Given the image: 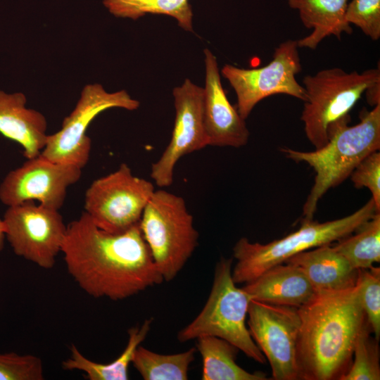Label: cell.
I'll return each mask as SVG.
<instances>
[{
    "instance_id": "6da1fadb",
    "label": "cell",
    "mask_w": 380,
    "mask_h": 380,
    "mask_svg": "<svg viewBox=\"0 0 380 380\" xmlns=\"http://www.w3.org/2000/svg\"><path fill=\"white\" fill-rule=\"evenodd\" d=\"M61 253L70 275L96 298L123 300L164 281L139 223L112 234L83 212L67 225Z\"/></svg>"
},
{
    "instance_id": "7a4b0ae2",
    "label": "cell",
    "mask_w": 380,
    "mask_h": 380,
    "mask_svg": "<svg viewBox=\"0 0 380 380\" xmlns=\"http://www.w3.org/2000/svg\"><path fill=\"white\" fill-rule=\"evenodd\" d=\"M298 311L299 379H339L352 362L357 336L367 320L357 284L343 291L317 293Z\"/></svg>"
},
{
    "instance_id": "3957f363",
    "label": "cell",
    "mask_w": 380,
    "mask_h": 380,
    "mask_svg": "<svg viewBox=\"0 0 380 380\" xmlns=\"http://www.w3.org/2000/svg\"><path fill=\"white\" fill-rule=\"evenodd\" d=\"M349 121L350 116L333 125L328 141L315 151L281 149L287 158L306 163L315 172L303 205L305 220L313 219L319 201L328 190L341 184L366 156L380 149V104L371 110H363L357 124L349 126Z\"/></svg>"
},
{
    "instance_id": "277c9868",
    "label": "cell",
    "mask_w": 380,
    "mask_h": 380,
    "mask_svg": "<svg viewBox=\"0 0 380 380\" xmlns=\"http://www.w3.org/2000/svg\"><path fill=\"white\" fill-rule=\"evenodd\" d=\"M377 212L371 198L357 210L342 218L325 222L303 219L298 230L267 243H253L242 237L233 248L236 260L233 280L236 284H247L299 253L338 241L353 234Z\"/></svg>"
},
{
    "instance_id": "5b68a950",
    "label": "cell",
    "mask_w": 380,
    "mask_h": 380,
    "mask_svg": "<svg viewBox=\"0 0 380 380\" xmlns=\"http://www.w3.org/2000/svg\"><path fill=\"white\" fill-rule=\"evenodd\" d=\"M232 258H222L217 263L208 300L197 317L177 334L180 342L212 336L234 345L257 362L265 357L246 325L250 296L238 288L232 278Z\"/></svg>"
},
{
    "instance_id": "8992f818",
    "label": "cell",
    "mask_w": 380,
    "mask_h": 380,
    "mask_svg": "<svg viewBox=\"0 0 380 380\" xmlns=\"http://www.w3.org/2000/svg\"><path fill=\"white\" fill-rule=\"evenodd\" d=\"M378 83L379 65L362 72L327 68L303 77L306 100L300 119L305 135L315 148L328 141L329 129L348 117L366 90Z\"/></svg>"
},
{
    "instance_id": "52a82bcc",
    "label": "cell",
    "mask_w": 380,
    "mask_h": 380,
    "mask_svg": "<svg viewBox=\"0 0 380 380\" xmlns=\"http://www.w3.org/2000/svg\"><path fill=\"white\" fill-rule=\"evenodd\" d=\"M139 227L164 281L178 274L198 246V233L182 197L155 190Z\"/></svg>"
},
{
    "instance_id": "ba28073f",
    "label": "cell",
    "mask_w": 380,
    "mask_h": 380,
    "mask_svg": "<svg viewBox=\"0 0 380 380\" xmlns=\"http://www.w3.org/2000/svg\"><path fill=\"white\" fill-rule=\"evenodd\" d=\"M155 190L151 182L134 175L122 163L91 184L85 193L84 212L101 229L122 233L139 223Z\"/></svg>"
},
{
    "instance_id": "9c48e42d",
    "label": "cell",
    "mask_w": 380,
    "mask_h": 380,
    "mask_svg": "<svg viewBox=\"0 0 380 380\" xmlns=\"http://www.w3.org/2000/svg\"><path fill=\"white\" fill-rule=\"evenodd\" d=\"M139 106V101L132 99L125 90L110 93L100 84H87L75 107L64 118L61 129L48 135L40 155L52 162L82 169L90 156L91 140L87 131L93 120L109 108L134 110Z\"/></svg>"
},
{
    "instance_id": "30bf717a",
    "label": "cell",
    "mask_w": 380,
    "mask_h": 380,
    "mask_svg": "<svg viewBox=\"0 0 380 380\" xmlns=\"http://www.w3.org/2000/svg\"><path fill=\"white\" fill-rule=\"evenodd\" d=\"M297 40L288 39L275 48L272 60L266 65L245 69L227 64L221 74L234 89L236 108L246 120L258 103L275 95L285 94L303 101L306 93L296 79L302 67Z\"/></svg>"
},
{
    "instance_id": "8fae6325",
    "label": "cell",
    "mask_w": 380,
    "mask_h": 380,
    "mask_svg": "<svg viewBox=\"0 0 380 380\" xmlns=\"http://www.w3.org/2000/svg\"><path fill=\"white\" fill-rule=\"evenodd\" d=\"M2 220L15 255L44 269L54 266L67 231L59 210L27 201L8 206Z\"/></svg>"
},
{
    "instance_id": "7c38bea8",
    "label": "cell",
    "mask_w": 380,
    "mask_h": 380,
    "mask_svg": "<svg viewBox=\"0 0 380 380\" xmlns=\"http://www.w3.org/2000/svg\"><path fill=\"white\" fill-rule=\"evenodd\" d=\"M247 315L248 331L269 361L272 379H299L296 354L300 319L298 308L251 300Z\"/></svg>"
},
{
    "instance_id": "4fadbf2b",
    "label": "cell",
    "mask_w": 380,
    "mask_h": 380,
    "mask_svg": "<svg viewBox=\"0 0 380 380\" xmlns=\"http://www.w3.org/2000/svg\"><path fill=\"white\" fill-rule=\"evenodd\" d=\"M175 120L170 141L151 168V177L159 187L170 186L175 168L184 156L209 146L203 118V88L186 79L172 91Z\"/></svg>"
},
{
    "instance_id": "5bb4252c",
    "label": "cell",
    "mask_w": 380,
    "mask_h": 380,
    "mask_svg": "<svg viewBox=\"0 0 380 380\" xmlns=\"http://www.w3.org/2000/svg\"><path fill=\"white\" fill-rule=\"evenodd\" d=\"M81 176V168L52 162L39 155L7 174L0 185V200L8 207L34 201L59 210L68 187Z\"/></svg>"
},
{
    "instance_id": "9a60e30c",
    "label": "cell",
    "mask_w": 380,
    "mask_h": 380,
    "mask_svg": "<svg viewBox=\"0 0 380 380\" xmlns=\"http://www.w3.org/2000/svg\"><path fill=\"white\" fill-rule=\"evenodd\" d=\"M203 52V118L209 146L242 147L248 143L250 135L245 120L226 95L216 57L208 49Z\"/></svg>"
},
{
    "instance_id": "2e32d148",
    "label": "cell",
    "mask_w": 380,
    "mask_h": 380,
    "mask_svg": "<svg viewBox=\"0 0 380 380\" xmlns=\"http://www.w3.org/2000/svg\"><path fill=\"white\" fill-rule=\"evenodd\" d=\"M242 289L251 300L297 308L317 293L303 271L289 262L269 268Z\"/></svg>"
},
{
    "instance_id": "e0dca14e",
    "label": "cell",
    "mask_w": 380,
    "mask_h": 380,
    "mask_svg": "<svg viewBox=\"0 0 380 380\" xmlns=\"http://www.w3.org/2000/svg\"><path fill=\"white\" fill-rule=\"evenodd\" d=\"M24 94L0 90V133L19 144L27 159L37 157L44 148L48 135L44 115L26 107Z\"/></svg>"
},
{
    "instance_id": "ac0fdd59",
    "label": "cell",
    "mask_w": 380,
    "mask_h": 380,
    "mask_svg": "<svg viewBox=\"0 0 380 380\" xmlns=\"http://www.w3.org/2000/svg\"><path fill=\"white\" fill-rule=\"evenodd\" d=\"M284 262L298 267L305 274L316 293L334 292L354 287L359 270L331 244L299 253Z\"/></svg>"
},
{
    "instance_id": "d6986e66",
    "label": "cell",
    "mask_w": 380,
    "mask_h": 380,
    "mask_svg": "<svg viewBox=\"0 0 380 380\" xmlns=\"http://www.w3.org/2000/svg\"><path fill=\"white\" fill-rule=\"evenodd\" d=\"M289 6L298 12L303 25L312 32L297 40L299 48L316 49L329 36L341 39L342 34L353 32L347 21L349 0H287Z\"/></svg>"
},
{
    "instance_id": "ffe728a7",
    "label": "cell",
    "mask_w": 380,
    "mask_h": 380,
    "mask_svg": "<svg viewBox=\"0 0 380 380\" xmlns=\"http://www.w3.org/2000/svg\"><path fill=\"white\" fill-rule=\"evenodd\" d=\"M153 322L150 318L139 326L128 330V341L122 353L114 361L101 364L87 358L79 349L72 345L70 357L63 361L65 370H78L84 373L89 380H127L129 379L128 368L132 364L134 352L147 336Z\"/></svg>"
},
{
    "instance_id": "44dd1931",
    "label": "cell",
    "mask_w": 380,
    "mask_h": 380,
    "mask_svg": "<svg viewBox=\"0 0 380 380\" xmlns=\"http://www.w3.org/2000/svg\"><path fill=\"white\" fill-rule=\"evenodd\" d=\"M196 348L202 358V380L267 379L261 372L251 373L238 365L236 358L239 350L224 339L201 336L197 338Z\"/></svg>"
},
{
    "instance_id": "7402d4cb",
    "label": "cell",
    "mask_w": 380,
    "mask_h": 380,
    "mask_svg": "<svg viewBox=\"0 0 380 380\" xmlns=\"http://www.w3.org/2000/svg\"><path fill=\"white\" fill-rule=\"evenodd\" d=\"M196 348L176 354H159L139 346L132 364L144 380H186Z\"/></svg>"
},
{
    "instance_id": "603a6c76",
    "label": "cell",
    "mask_w": 380,
    "mask_h": 380,
    "mask_svg": "<svg viewBox=\"0 0 380 380\" xmlns=\"http://www.w3.org/2000/svg\"><path fill=\"white\" fill-rule=\"evenodd\" d=\"M354 235L333 246L357 270L367 269L380 261V212L359 226Z\"/></svg>"
},
{
    "instance_id": "cb8c5ba5",
    "label": "cell",
    "mask_w": 380,
    "mask_h": 380,
    "mask_svg": "<svg viewBox=\"0 0 380 380\" xmlns=\"http://www.w3.org/2000/svg\"><path fill=\"white\" fill-rule=\"evenodd\" d=\"M118 18L137 20L146 14L170 15L186 31L193 32V12L189 0H102Z\"/></svg>"
},
{
    "instance_id": "d4e9b609",
    "label": "cell",
    "mask_w": 380,
    "mask_h": 380,
    "mask_svg": "<svg viewBox=\"0 0 380 380\" xmlns=\"http://www.w3.org/2000/svg\"><path fill=\"white\" fill-rule=\"evenodd\" d=\"M372 333L366 320L355 344L354 360L338 380L380 379L379 340Z\"/></svg>"
},
{
    "instance_id": "484cf974",
    "label": "cell",
    "mask_w": 380,
    "mask_h": 380,
    "mask_svg": "<svg viewBox=\"0 0 380 380\" xmlns=\"http://www.w3.org/2000/svg\"><path fill=\"white\" fill-rule=\"evenodd\" d=\"M357 286L359 298L366 319L374 334L380 336V269L371 267L359 270Z\"/></svg>"
},
{
    "instance_id": "4316f807",
    "label": "cell",
    "mask_w": 380,
    "mask_h": 380,
    "mask_svg": "<svg viewBox=\"0 0 380 380\" xmlns=\"http://www.w3.org/2000/svg\"><path fill=\"white\" fill-rule=\"evenodd\" d=\"M42 360L37 356L16 353H0V380H43Z\"/></svg>"
},
{
    "instance_id": "83f0119b",
    "label": "cell",
    "mask_w": 380,
    "mask_h": 380,
    "mask_svg": "<svg viewBox=\"0 0 380 380\" xmlns=\"http://www.w3.org/2000/svg\"><path fill=\"white\" fill-rule=\"evenodd\" d=\"M346 19L372 40L380 38V0H350Z\"/></svg>"
},
{
    "instance_id": "f1b7e54d",
    "label": "cell",
    "mask_w": 380,
    "mask_h": 380,
    "mask_svg": "<svg viewBox=\"0 0 380 380\" xmlns=\"http://www.w3.org/2000/svg\"><path fill=\"white\" fill-rule=\"evenodd\" d=\"M354 186L367 187L372 194L376 210L380 212V152L376 151L366 156L350 175Z\"/></svg>"
},
{
    "instance_id": "f546056e",
    "label": "cell",
    "mask_w": 380,
    "mask_h": 380,
    "mask_svg": "<svg viewBox=\"0 0 380 380\" xmlns=\"http://www.w3.org/2000/svg\"><path fill=\"white\" fill-rule=\"evenodd\" d=\"M367 103L374 107L380 104V83L369 87L365 92Z\"/></svg>"
},
{
    "instance_id": "4dcf8cb0",
    "label": "cell",
    "mask_w": 380,
    "mask_h": 380,
    "mask_svg": "<svg viewBox=\"0 0 380 380\" xmlns=\"http://www.w3.org/2000/svg\"><path fill=\"white\" fill-rule=\"evenodd\" d=\"M5 239V227L3 220L0 219V252L4 248Z\"/></svg>"
}]
</instances>
